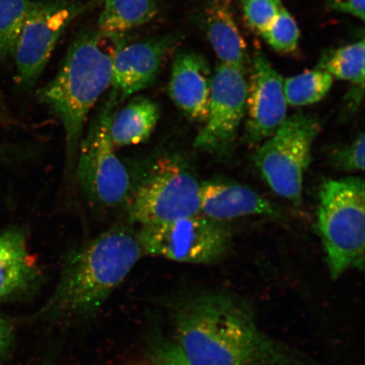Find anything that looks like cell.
Masks as SVG:
<instances>
[{
  "label": "cell",
  "mask_w": 365,
  "mask_h": 365,
  "mask_svg": "<svg viewBox=\"0 0 365 365\" xmlns=\"http://www.w3.org/2000/svg\"><path fill=\"white\" fill-rule=\"evenodd\" d=\"M172 317L173 341L191 365H312L259 329L251 309L235 297L190 296Z\"/></svg>",
  "instance_id": "6da1fadb"
},
{
  "label": "cell",
  "mask_w": 365,
  "mask_h": 365,
  "mask_svg": "<svg viewBox=\"0 0 365 365\" xmlns=\"http://www.w3.org/2000/svg\"><path fill=\"white\" fill-rule=\"evenodd\" d=\"M144 255L138 237L128 228L103 232L68 255L41 313L54 321L95 314Z\"/></svg>",
  "instance_id": "7a4b0ae2"
},
{
  "label": "cell",
  "mask_w": 365,
  "mask_h": 365,
  "mask_svg": "<svg viewBox=\"0 0 365 365\" xmlns=\"http://www.w3.org/2000/svg\"><path fill=\"white\" fill-rule=\"evenodd\" d=\"M125 42V34L81 31L56 76L38 91L40 102L51 108L65 129L68 165L76 161L86 118L110 88L114 58Z\"/></svg>",
  "instance_id": "3957f363"
},
{
  "label": "cell",
  "mask_w": 365,
  "mask_h": 365,
  "mask_svg": "<svg viewBox=\"0 0 365 365\" xmlns=\"http://www.w3.org/2000/svg\"><path fill=\"white\" fill-rule=\"evenodd\" d=\"M365 190L361 178L323 182L319 193L318 230L330 275L337 279L364 268Z\"/></svg>",
  "instance_id": "277c9868"
},
{
  "label": "cell",
  "mask_w": 365,
  "mask_h": 365,
  "mask_svg": "<svg viewBox=\"0 0 365 365\" xmlns=\"http://www.w3.org/2000/svg\"><path fill=\"white\" fill-rule=\"evenodd\" d=\"M319 130L321 123L317 116L296 113L286 118L254 158L274 192L295 207L302 204L303 178Z\"/></svg>",
  "instance_id": "5b68a950"
},
{
  "label": "cell",
  "mask_w": 365,
  "mask_h": 365,
  "mask_svg": "<svg viewBox=\"0 0 365 365\" xmlns=\"http://www.w3.org/2000/svg\"><path fill=\"white\" fill-rule=\"evenodd\" d=\"M118 103L108 97L81 139L77 153V178L91 200L103 207H117L129 197V173L118 158L110 123Z\"/></svg>",
  "instance_id": "8992f818"
},
{
  "label": "cell",
  "mask_w": 365,
  "mask_h": 365,
  "mask_svg": "<svg viewBox=\"0 0 365 365\" xmlns=\"http://www.w3.org/2000/svg\"><path fill=\"white\" fill-rule=\"evenodd\" d=\"M129 210L130 220L143 226L199 215V182L176 159H159L132 196Z\"/></svg>",
  "instance_id": "52a82bcc"
},
{
  "label": "cell",
  "mask_w": 365,
  "mask_h": 365,
  "mask_svg": "<svg viewBox=\"0 0 365 365\" xmlns=\"http://www.w3.org/2000/svg\"><path fill=\"white\" fill-rule=\"evenodd\" d=\"M137 237L145 255L190 264L218 262L230 249L231 238L222 222L199 215L143 226Z\"/></svg>",
  "instance_id": "ba28073f"
},
{
  "label": "cell",
  "mask_w": 365,
  "mask_h": 365,
  "mask_svg": "<svg viewBox=\"0 0 365 365\" xmlns=\"http://www.w3.org/2000/svg\"><path fill=\"white\" fill-rule=\"evenodd\" d=\"M93 6L81 0L31 1L13 53L21 86L29 88L36 83L63 31Z\"/></svg>",
  "instance_id": "9c48e42d"
},
{
  "label": "cell",
  "mask_w": 365,
  "mask_h": 365,
  "mask_svg": "<svg viewBox=\"0 0 365 365\" xmlns=\"http://www.w3.org/2000/svg\"><path fill=\"white\" fill-rule=\"evenodd\" d=\"M245 68L220 63L212 74L207 120L195 147L208 153L230 152L246 110Z\"/></svg>",
  "instance_id": "30bf717a"
},
{
  "label": "cell",
  "mask_w": 365,
  "mask_h": 365,
  "mask_svg": "<svg viewBox=\"0 0 365 365\" xmlns=\"http://www.w3.org/2000/svg\"><path fill=\"white\" fill-rule=\"evenodd\" d=\"M284 81L262 52L254 54L247 82L245 140L251 147L275 133L287 118Z\"/></svg>",
  "instance_id": "8fae6325"
},
{
  "label": "cell",
  "mask_w": 365,
  "mask_h": 365,
  "mask_svg": "<svg viewBox=\"0 0 365 365\" xmlns=\"http://www.w3.org/2000/svg\"><path fill=\"white\" fill-rule=\"evenodd\" d=\"M180 42L179 34H168L123 44L114 58L109 97L120 103L152 86Z\"/></svg>",
  "instance_id": "7c38bea8"
},
{
  "label": "cell",
  "mask_w": 365,
  "mask_h": 365,
  "mask_svg": "<svg viewBox=\"0 0 365 365\" xmlns=\"http://www.w3.org/2000/svg\"><path fill=\"white\" fill-rule=\"evenodd\" d=\"M212 74L207 59L193 51L178 53L173 59L170 98L191 120H207Z\"/></svg>",
  "instance_id": "4fadbf2b"
},
{
  "label": "cell",
  "mask_w": 365,
  "mask_h": 365,
  "mask_svg": "<svg viewBox=\"0 0 365 365\" xmlns=\"http://www.w3.org/2000/svg\"><path fill=\"white\" fill-rule=\"evenodd\" d=\"M200 208L205 217L219 222L250 215L281 216L275 205L252 189L222 180L200 185Z\"/></svg>",
  "instance_id": "5bb4252c"
},
{
  "label": "cell",
  "mask_w": 365,
  "mask_h": 365,
  "mask_svg": "<svg viewBox=\"0 0 365 365\" xmlns=\"http://www.w3.org/2000/svg\"><path fill=\"white\" fill-rule=\"evenodd\" d=\"M38 277L24 231L12 227L0 232V301L30 289Z\"/></svg>",
  "instance_id": "9a60e30c"
},
{
  "label": "cell",
  "mask_w": 365,
  "mask_h": 365,
  "mask_svg": "<svg viewBox=\"0 0 365 365\" xmlns=\"http://www.w3.org/2000/svg\"><path fill=\"white\" fill-rule=\"evenodd\" d=\"M231 4V0H211L205 11V30L221 63L245 68L247 46L235 21Z\"/></svg>",
  "instance_id": "2e32d148"
},
{
  "label": "cell",
  "mask_w": 365,
  "mask_h": 365,
  "mask_svg": "<svg viewBox=\"0 0 365 365\" xmlns=\"http://www.w3.org/2000/svg\"><path fill=\"white\" fill-rule=\"evenodd\" d=\"M160 118L157 103L148 98H135L120 110L114 112L110 135L114 147L145 143L152 135Z\"/></svg>",
  "instance_id": "e0dca14e"
},
{
  "label": "cell",
  "mask_w": 365,
  "mask_h": 365,
  "mask_svg": "<svg viewBox=\"0 0 365 365\" xmlns=\"http://www.w3.org/2000/svg\"><path fill=\"white\" fill-rule=\"evenodd\" d=\"M158 0H104L97 29L104 33L126 34L153 19Z\"/></svg>",
  "instance_id": "ac0fdd59"
},
{
  "label": "cell",
  "mask_w": 365,
  "mask_h": 365,
  "mask_svg": "<svg viewBox=\"0 0 365 365\" xmlns=\"http://www.w3.org/2000/svg\"><path fill=\"white\" fill-rule=\"evenodd\" d=\"M364 40L323 54L318 68L329 73L333 79L349 81L354 88H364Z\"/></svg>",
  "instance_id": "d6986e66"
},
{
  "label": "cell",
  "mask_w": 365,
  "mask_h": 365,
  "mask_svg": "<svg viewBox=\"0 0 365 365\" xmlns=\"http://www.w3.org/2000/svg\"><path fill=\"white\" fill-rule=\"evenodd\" d=\"M333 77L317 67L284 81L287 103L293 107L308 106L326 97L331 88Z\"/></svg>",
  "instance_id": "ffe728a7"
},
{
  "label": "cell",
  "mask_w": 365,
  "mask_h": 365,
  "mask_svg": "<svg viewBox=\"0 0 365 365\" xmlns=\"http://www.w3.org/2000/svg\"><path fill=\"white\" fill-rule=\"evenodd\" d=\"M31 4L30 0H0V57L13 56Z\"/></svg>",
  "instance_id": "44dd1931"
},
{
  "label": "cell",
  "mask_w": 365,
  "mask_h": 365,
  "mask_svg": "<svg viewBox=\"0 0 365 365\" xmlns=\"http://www.w3.org/2000/svg\"><path fill=\"white\" fill-rule=\"evenodd\" d=\"M261 34L264 41L277 52L289 53L298 48L299 29L293 16L284 6Z\"/></svg>",
  "instance_id": "7402d4cb"
},
{
  "label": "cell",
  "mask_w": 365,
  "mask_h": 365,
  "mask_svg": "<svg viewBox=\"0 0 365 365\" xmlns=\"http://www.w3.org/2000/svg\"><path fill=\"white\" fill-rule=\"evenodd\" d=\"M241 2L246 21L259 34L284 7L282 0H241Z\"/></svg>",
  "instance_id": "603a6c76"
},
{
  "label": "cell",
  "mask_w": 365,
  "mask_h": 365,
  "mask_svg": "<svg viewBox=\"0 0 365 365\" xmlns=\"http://www.w3.org/2000/svg\"><path fill=\"white\" fill-rule=\"evenodd\" d=\"M364 137L362 132L356 137L352 143L332 153L331 162L336 168L345 172L364 170Z\"/></svg>",
  "instance_id": "cb8c5ba5"
},
{
  "label": "cell",
  "mask_w": 365,
  "mask_h": 365,
  "mask_svg": "<svg viewBox=\"0 0 365 365\" xmlns=\"http://www.w3.org/2000/svg\"><path fill=\"white\" fill-rule=\"evenodd\" d=\"M143 365H191L175 341L158 340L150 346Z\"/></svg>",
  "instance_id": "d4e9b609"
},
{
  "label": "cell",
  "mask_w": 365,
  "mask_h": 365,
  "mask_svg": "<svg viewBox=\"0 0 365 365\" xmlns=\"http://www.w3.org/2000/svg\"><path fill=\"white\" fill-rule=\"evenodd\" d=\"M328 4L333 11L349 14L364 21L365 0H328Z\"/></svg>",
  "instance_id": "484cf974"
},
{
  "label": "cell",
  "mask_w": 365,
  "mask_h": 365,
  "mask_svg": "<svg viewBox=\"0 0 365 365\" xmlns=\"http://www.w3.org/2000/svg\"><path fill=\"white\" fill-rule=\"evenodd\" d=\"M13 341V328L6 318L0 314V359L10 350Z\"/></svg>",
  "instance_id": "4316f807"
}]
</instances>
